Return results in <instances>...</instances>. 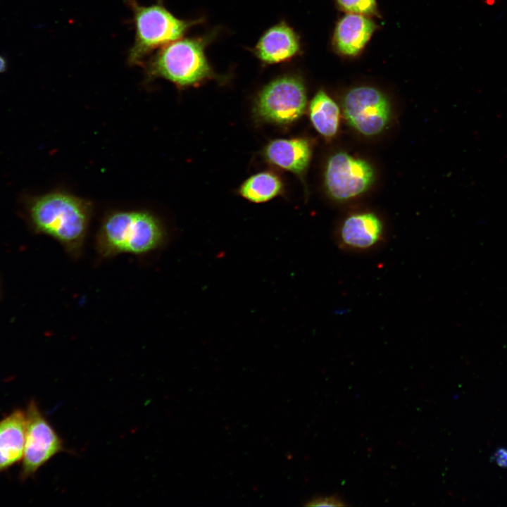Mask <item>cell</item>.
Returning <instances> with one entry per match:
<instances>
[{
    "instance_id": "1",
    "label": "cell",
    "mask_w": 507,
    "mask_h": 507,
    "mask_svg": "<svg viewBox=\"0 0 507 507\" xmlns=\"http://www.w3.org/2000/svg\"><path fill=\"white\" fill-rule=\"evenodd\" d=\"M92 211L89 201L54 192L32 201L30 217L37 231L56 240L70 256L77 259L82 253Z\"/></svg>"
},
{
    "instance_id": "2",
    "label": "cell",
    "mask_w": 507,
    "mask_h": 507,
    "mask_svg": "<svg viewBox=\"0 0 507 507\" xmlns=\"http://www.w3.org/2000/svg\"><path fill=\"white\" fill-rule=\"evenodd\" d=\"M166 230L146 211H116L105 215L96 233L95 248L103 258L123 254H146L163 246Z\"/></svg>"
},
{
    "instance_id": "3",
    "label": "cell",
    "mask_w": 507,
    "mask_h": 507,
    "mask_svg": "<svg viewBox=\"0 0 507 507\" xmlns=\"http://www.w3.org/2000/svg\"><path fill=\"white\" fill-rule=\"evenodd\" d=\"M142 65L147 80L165 79L179 87L198 84L211 74L204 44L194 38H180L165 45Z\"/></svg>"
},
{
    "instance_id": "4",
    "label": "cell",
    "mask_w": 507,
    "mask_h": 507,
    "mask_svg": "<svg viewBox=\"0 0 507 507\" xmlns=\"http://www.w3.org/2000/svg\"><path fill=\"white\" fill-rule=\"evenodd\" d=\"M133 13L134 42L130 49L127 62L141 65L156 49L179 39L196 22L179 19L169 11L161 0L149 6L136 0H127Z\"/></svg>"
},
{
    "instance_id": "5",
    "label": "cell",
    "mask_w": 507,
    "mask_h": 507,
    "mask_svg": "<svg viewBox=\"0 0 507 507\" xmlns=\"http://www.w3.org/2000/svg\"><path fill=\"white\" fill-rule=\"evenodd\" d=\"M26 434L19 480L24 482L33 477L37 471L56 454L68 452L64 441L35 399L27 406Z\"/></svg>"
},
{
    "instance_id": "6",
    "label": "cell",
    "mask_w": 507,
    "mask_h": 507,
    "mask_svg": "<svg viewBox=\"0 0 507 507\" xmlns=\"http://www.w3.org/2000/svg\"><path fill=\"white\" fill-rule=\"evenodd\" d=\"M306 102L302 81L294 76L287 75L264 87L256 99L255 113L263 121L287 125L302 115Z\"/></svg>"
},
{
    "instance_id": "7",
    "label": "cell",
    "mask_w": 507,
    "mask_h": 507,
    "mask_svg": "<svg viewBox=\"0 0 507 507\" xmlns=\"http://www.w3.org/2000/svg\"><path fill=\"white\" fill-rule=\"evenodd\" d=\"M343 110L349 125L367 136L380 133L391 116L387 97L379 89L368 86L349 90L344 98Z\"/></svg>"
},
{
    "instance_id": "8",
    "label": "cell",
    "mask_w": 507,
    "mask_h": 507,
    "mask_svg": "<svg viewBox=\"0 0 507 507\" xmlns=\"http://www.w3.org/2000/svg\"><path fill=\"white\" fill-rule=\"evenodd\" d=\"M374 180L372 166L363 159L339 152L327 161L325 183L327 193L335 200L344 201L363 193Z\"/></svg>"
},
{
    "instance_id": "9",
    "label": "cell",
    "mask_w": 507,
    "mask_h": 507,
    "mask_svg": "<svg viewBox=\"0 0 507 507\" xmlns=\"http://www.w3.org/2000/svg\"><path fill=\"white\" fill-rule=\"evenodd\" d=\"M384 239V225L373 213H359L348 216L338 232L340 247L353 251L376 248Z\"/></svg>"
},
{
    "instance_id": "10",
    "label": "cell",
    "mask_w": 507,
    "mask_h": 507,
    "mask_svg": "<svg viewBox=\"0 0 507 507\" xmlns=\"http://www.w3.org/2000/svg\"><path fill=\"white\" fill-rule=\"evenodd\" d=\"M377 26L366 15L347 13L337 23L333 36V44L341 54L358 55L369 42Z\"/></svg>"
},
{
    "instance_id": "11",
    "label": "cell",
    "mask_w": 507,
    "mask_h": 507,
    "mask_svg": "<svg viewBox=\"0 0 507 507\" xmlns=\"http://www.w3.org/2000/svg\"><path fill=\"white\" fill-rule=\"evenodd\" d=\"M26 425V412L20 408L0 420V474L23 458Z\"/></svg>"
},
{
    "instance_id": "12",
    "label": "cell",
    "mask_w": 507,
    "mask_h": 507,
    "mask_svg": "<svg viewBox=\"0 0 507 507\" xmlns=\"http://www.w3.org/2000/svg\"><path fill=\"white\" fill-rule=\"evenodd\" d=\"M264 156L272 165L301 175L309 164L311 146L304 138L277 139L266 145Z\"/></svg>"
},
{
    "instance_id": "13",
    "label": "cell",
    "mask_w": 507,
    "mask_h": 507,
    "mask_svg": "<svg viewBox=\"0 0 507 507\" xmlns=\"http://www.w3.org/2000/svg\"><path fill=\"white\" fill-rule=\"evenodd\" d=\"M299 49V42L294 30L284 23L270 28L260 39L256 54L263 61L275 63L294 56Z\"/></svg>"
},
{
    "instance_id": "14",
    "label": "cell",
    "mask_w": 507,
    "mask_h": 507,
    "mask_svg": "<svg viewBox=\"0 0 507 507\" xmlns=\"http://www.w3.org/2000/svg\"><path fill=\"white\" fill-rule=\"evenodd\" d=\"M310 120L315 129L326 138L337 132L340 112L337 104L323 90H319L309 106Z\"/></svg>"
},
{
    "instance_id": "15",
    "label": "cell",
    "mask_w": 507,
    "mask_h": 507,
    "mask_svg": "<svg viewBox=\"0 0 507 507\" xmlns=\"http://www.w3.org/2000/svg\"><path fill=\"white\" fill-rule=\"evenodd\" d=\"M282 188V182L276 174L265 171L248 178L242 184L239 192L249 201L263 203L279 195Z\"/></svg>"
},
{
    "instance_id": "16",
    "label": "cell",
    "mask_w": 507,
    "mask_h": 507,
    "mask_svg": "<svg viewBox=\"0 0 507 507\" xmlns=\"http://www.w3.org/2000/svg\"><path fill=\"white\" fill-rule=\"evenodd\" d=\"M339 7L347 13L370 15L377 12L376 0H336Z\"/></svg>"
},
{
    "instance_id": "17",
    "label": "cell",
    "mask_w": 507,
    "mask_h": 507,
    "mask_svg": "<svg viewBox=\"0 0 507 507\" xmlns=\"http://www.w3.org/2000/svg\"><path fill=\"white\" fill-rule=\"evenodd\" d=\"M306 506H344L346 504L336 495L330 496H317L314 497L306 503Z\"/></svg>"
},
{
    "instance_id": "18",
    "label": "cell",
    "mask_w": 507,
    "mask_h": 507,
    "mask_svg": "<svg viewBox=\"0 0 507 507\" xmlns=\"http://www.w3.org/2000/svg\"><path fill=\"white\" fill-rule=\"evenodd\" d=\"M496 463L502 468L507 467V449H500L497 450L494 456Z\"/></svg>"
},
{
    "instance_id": "19",
    "label": "cell",
    "mask_w": 507,
    "mask_h": 507,
    "mask_svg": "<svg viewBox=\"0 0 507 507\" xmlns=\"http://www.w3.org/2000/svg\"><path fill=\"white\" fill-rule=\"evenodd\" d=\"M8 68V61L6 58L0 54V74L4 73Z\"/></svg>"
},
{
    "instance_id": "20",
    "label": "cell",
    "mask_w": 507,
    "mask_h": 507,
    "mask_svg": "<svg viewBox=\"0 0 507 507\" xmlns=\"http://www.w3.org/2000/svg\"><path fill=\"white\" fill-rule=\"evenodd\" d=\"M485 2H486L488 5H490V6H491V5H492V4H494L495 0H485Z\"/></svg>"
}]
</instances>
